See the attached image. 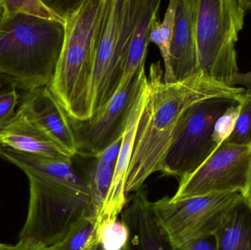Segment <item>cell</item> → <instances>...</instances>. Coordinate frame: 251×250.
I'll use <instances>...</instances> for the list:
<instances>
[{"label": "cell", "instance_id": "1", "mask_svg": "<svg viewBox=\"0 0 251 250\" xmlns=\"http://www.w3.org/2000/svg\"><path fill=\"white\" fill-rule=\"evenodd\" d=\"M160 62L152 63L148 78V95L136 133L125 183L126 196L143 188L153 173L162 172L164 161L182 129L190 107L212 98L238 101L246 89L229 87L199 73L182 82H163Z\"/></svg>", "mask_w": 251, "mask_h": 250}, {"label": "cell", "instance_id": "2", "mask_svg": "<svg viewBox=\"0 0 251 250\" xmlns=\"http://www.w3.org/2000/svg\"><path fill=\"white\" fill-rule=\"evenodd\" d=\"M107 0H83L64 13V39L50 91L69 118L92 116V82Z\"/></svg>", "mask_w": 251, "mask_h": 250}, {"label": "cell", "instance_id": "3", "mask_svg": "<svg viewBox=\"0 0 251 250\" xmlns=\"http://www.w3.org/2000/svg\"><path fill=\"white\" fill-rule=\"evenodd\" d=\"M24 173L29 180V202L19 241L57 246L84 219L94 216L88 182L73 164L57 175Z\"/></svg>", "mask_w": 251, "mask_h": 250}, {"label": "cell", "instance_id": "4", "mask_svg": "<svg viewBox=\"0 0 251 250\" xmlns=\"http://www.w3.org/2000/svg\"><path fill=\"white\" fill-rule=\"evenodd\" d=\"M64 25L22 13L0 19V73L25 92L49 86L64 39Z\"/></svg>", "mask_w": 251, "mask_h": 250}, {"label": "cell", "instance_id": "5", "mask_svg": "<svg viewBox=\"0 0 251 250\" xmlns=\"http://www.w3.org/2000/svg\"><path fill=\"white\" fill-rule=\"evenodd\" d=\"M246 13L242 0H198L196 40L201 70L223 85L240 72L236 44Z\"/></svg>", "mask_w": 251, "mask_h": 250}, {"label": "cell", "instance_id": "6", "mask_svg": "<svg viewBox=\"0 0 251 250\" xmlns=\"http://www.w3.org/2000/svg\"><path fill=\"white\" fill-rule=\"evenodd\" d=\"M141 4L142 0H107L93 76L92 115L119 91Z\"/></svg>", "mask_w": 251, "mask_h": 250}, {"label": "cell", "instance_id": "7", "mask_svg": "<svg viewBox=\"0 0 251 250\" xmlns=\"http://www.w3.org/2000/svg\"><path fill=\"white\" fill-rule=\"evenodd\" d=\"M240 192H221L172 202L165 196L151 202L158 226L177 250L213 236L227 211L243 199Z\"/></svg>", "mask_w": 251, "mask_h": 250}, {"label": "cell", "instance_id": "8", "mask_svg": "<svg viewBox=\"0 0 251 250\" xmlns=\"http://www.w3.org/2000/svg\"><path fill=\"white\" fill-rule=\"evenodd\" d=\"M237 103L234 98L221 97L190 107L182 129L167 154L162 173L181 179L198 170L221 145L213 139L215 123Z\"/></svg>", "mask_w": 251, "mask_h": 250}, {"label": "cell", "instance_id": "9", "mask_svg": "<svg viewBox=\"0 0 251 250\" xmlns=\"http://www.w3.org/2000/svg\"><path fill=\"white\" fill-rule=\"evenodd\" d=\"M148 78L145 65L113 98L88 120H72L76 155L95 157L99 153L123 137L130 114Z\"/></svg>", "mask_w": 251, "mask_h": 250}, {"label": "cell", "instance_id": "10", "mask_svg": "<svg viewBox=\"0 0 251 250\" xmlns=\"http://www.w3.org/2000/svg\"><path fill=\"white\" fill-rule=\"evenodd\" d=\"M251 148L223 142L194 173L180 179L172 202L221 192L244 193L250 169Z\"/></svg>", "mask_w": 251, "mask_h": 250}, {"label": "cell", "instance_id": "11", "mask_svg": "<svg viewBox=\"0 0 251 250\" xmlns=\"http://www.w3.org/2000/svg\"><path fill=\"white\" fill-rule=\"evenodd\" d=\"M19 108L71 157L76 155L70 118L49 86L26 91L21 100Z\"/></svg>", "mask_w": 251, "mask_h": 250}, {"label": "cell", "instance_id": "12", "mask_svg": "<svg viewBox=\"0 0 251 250\" xmlns=\"http://www.w3.org/2000/svg\"><path fill=\"white\" fill-rule=\"evenodd\" d=\"M198 0H177L171 66L177 82L202 73L196 40Z\"/></svg>", "mask_w": 251, "mask_h": 250}, {"label": "cell", "instance_id": "13", "mask_svg": "<svg viewBox=\"0 0 251 250\" xmlns=\"http://www.w3.org/2000/svg\"><path fill=\"white\" fill-rule=\"evenodd\" d=\"M121 216L128 232L123 250H177L158 226L146 189L141 188L127 197Z\"/></svg>", "mask_w": 251, "mask_h": 250}, {"label": "cell", "instance_id": "14", "mask_svg": "<svg viewBox=\"0 0 251 250\" xmlns=\"http://www.w3.org/2000/svg\"><path fill=\"white\" fill-rule=\"evenodd\" d=\"M148 95V81L139 94L137 101L130 114L123 138L117 162L115 166L113 181L104 203L101 214L97 221V226L106 220H118L122 213L127 197L125 194V183L131 162V155L135 141L136 133Z\"/></svg>", "mask_w": 251, "mask_h": 250}, {"label": "cell", "instance_id": "15", "mask_svg": "<svg viewBox=\"0 0 251 250\" xmlns=\"http://www.w3.org/2000/svg\"><path fill=\"white\" fill-rule=\"evenodd\" d=\"M0 145L26 154L73 158L34 124L19 108L0 129Z\"/></svg>", "mask_w": 251, "mask_h": 250}, {"label": "cell", "instance_id": "16", "mask_svg": "<svg viewBox=\"0 0 251 250\" xmlns=\"http://www.w3.org/2000/svg\"><path fill=\"white\" fill-rule=\"evenodd\" d=\"M213 236L216 250H251V207L244 198L227 211Z\"/></svg>", "mask_w": 251, "mask_h": 250}, {"label": "cell", "instance_id": "17", "mask_svg": "<svg viewBox=\"0 0 251 250\" xmlns=\"http://www.w3.org/2000/svg\"><path fill=\"white\" fill-rule=\"evenodd\" d=\"M160 4L159 0H142L137 26L131 40L125 74L119 91L133 77L136 71L145 65L151 26L154 18L158 16Z\"/></svg>", "mask_w": 251, "mask_h": 250}, {"label": "cell", "instance_id": "18", "mask_svg": "<svg viewBox=\"0 0 251 250\" xmlns=\"http://www.w3.org/2000/svg\"><path fill=\"white\" fill-rule=\"evenodd\" d=\"M177 0H171L165 11L163 20L160 22L158 16L153 19L149 34V43L157 45L163 59V82L167 84L176 83L171 66V48L174 38Z\"/></svg>", "mask_w": 251, "mask_h": 250}, {"label": "cell", "instance_id": "19", "mask_svg": "<svg viewBox=\"0 0 251 250\" xmlns=\"http://www.w3.org/2000/svg\"><path fill=\"white\" fill-rule=\"evenodd\" d=\"M115 165L95 159L86 180L91 195V208L96 219L100 217L107 199L114 173Z\"/></svg>", "mask_w": 251, "mask_h": 250}, {"label": "cell", "instance_id": "20", "mask_svg": "<svg viewBox=\"0 0 251 250\" xmlns=\"http://www.w3.org/2000/svg\"><path fill=\"white\" fill-rule=\"evenodd\" d=\"M1 5L4 14L22 13L63 25L66 22L61 12L41 0H1Z\"/></svg>", "mask_w": 251, "mask_h": 250}, {"label": "cell", "instance_id": "21", "mask_svg": "<svg viewBox=\"0 0 251 250\" xmlns=\"http://www.w3.org/2000/svg\"><path fill=\"white\" fill-rule=\"evenodd\" d=\"M97 242V225L94 216L81 221L54 250H89Z\"/></svg>", "mask_w": 251, "mask_h": 250}, {"label": "cell", "instance_id": "22", "mask_svg": "<svg viewBox=\"0 0 251 250\" xmlns=\"http://www.w3.org/2000/svg\"><path fill=\"white\" fill-rule=\"evenodd\" d=\"M238 104L240 110L234 129L224 142L251 148V95L243 94Z\"/></svg>", "mask_w": 251, "mask_h": 250}, {"label": "cell", "instance_id": "23", "mask_svg": "<svg viewBox=\"0 0 251 250\" xmlns=\"http://www.w3.org/2000/svg\"><path fill=\"white\" fill-rule=\"evenodd\" d=\"M128 232L123 222L106 220L97 227V241L103 250H123Z\"/></svg>", "mask_w": 251, "mask_h": 250}, {"label": "cell", "instance_id": "24", "mask_svg": "<svg viewBox=\"0 0 251 250\" xmlns=\"http://www.w3.org/2000/svg\"><path fill=\"white\" fill-rule=\"evenodd\" d=\"M239 104L233 106L227 110L226 113L221 116L215 123L214 129L213 139L215 142L221 145L231 135L235 125L239 114Z\"/></svg>", "mask_w": 251, "mask_h": 250}, {"label": "cell", "instance_id": "25", "mask_svg": "<svg viewBox=\"0 0 251 250\" xmlns=\"http://www.w3.org/2000/svg\"><path fill=\"white\" fill-rule=\"evenodd\" d=\"M20 98L18 89L0 95V129L14 114L15 109Z\"/></svg>", "mask_w": 251, "mask_h": 250}, {"label": "cell", "instance_id": "26", "mask_svg": "<svg viewBox=\"0 0 251 250\" xmlns=\"http://www.w3.org/2000/svg\"><path fill=\"white\" fill-rule=\"evenodd\" d=\"M123 138V137H122ZM122 138L119 140L111 144L110 146L103 150L101 152L99 153L94 158L100 160L106 164H113L116 166L120 153L121 146H122Z\"/></svg>", "mask_w": 251, "mask_h": 250}, {"label": "cell", "instance_id": "27", "mask_svg": "<svg viewBox=\"0 0 251 250\" xmlns=\"http://www.w3.org/2000/svg\"><path fill=\"white\" fill-rule=\"evenodd\" d=\"M237 85L246 87L245 95H251V70L244 73L239 72L230 79L229 82L227 84V86L234 87Z\"/></svg>", "mask_w": 251, "mask_h": 250}, {"label": "cell", "instance_id": "28", "mask_svg": "<svg viewBox=\"0 0 251 250\" xmlns=\"http://www.w3.org/2000/svg\"><path fill=\"white\" fill-rule=\"evenodd\" d=\"M181 250H216L213 236L194 241Z\"/></svg>", "mask_w": 251, "mask_h": 250}, {"label": "cell", "instance_id": "29", "mask_svg": "<svg viewBox=\"0 0 251 250\" xmlns=\"http://www.w3.org/2000/svg\"><path fill=\"white\" fill-rule=\"evenodd\" d=\"M14 89H19L17 81L13 78L0 73V95L10 92Z\"/></svg>", "mask_w": 251, "mask_h": 250}, {"label": "cell", "instance_id": "30", "mask_svg": "<svg viewBox=\"0 0 251 250\" xmlns=\"http://www.w3.org/2000/svg\"><path fill=\"white\" fill-rule=\"evenodd\" d=\"M16 250H54L52 248H44L35 245L29 241H19L16 245Z\"/></svg>", "mask_w": 251, "mask_h": 250}, {"label": "cell", "instance_id": "31", "mask_svg": "<svg viewBox=\"0 0 251 250\" xmlns=\"http://www.w3.org/2000/svg\"><path fill=\"white\" fill-rule=\"evenodd\" d=\"M243 197L246 202L248 203L249 205L251 207V159L250 169H249V179H248L247 187H246V191L243 193Z\"/></svg>", "mask_w": 251, "mask_h": 250}, {"label": "cell", "instance_id": "32", "mask_svg": "<svg viewBox=\"0 0 251 250\" xmlns=\"http://www.w3.org/2000/svg\"><path fill=\"white\" fill-rule=\"evenodd\" d=\"M16 245H11L7 244L0 243V250H16Z\"/></svg>", "mask_w": 251, "mask_h": 250}, {"label": "cell", "instance_id": "33", "mask_svg": "<svg viewBox=\"0 0 251 250\" xmlns=\"http://www.w3.org/2000/svg\"><path fill=\"white\" fill-rule=\"evenodd\" d=\"M242 2L247 11L251 10V0H242Z\"/></svg>", "mask_w": 251, "mask_h": 250}, {"label": "cell", "instance_id": "34", "mask_svg": "<svg viewBox=\"0 0 251 250\" xmlns=\"http://www.w3.org/2000/svg\"><path fill=\"white\" fill-rule=\"evenodd\" d=\"M89 250H103L102 248H101V247L100 246V245H99L98 242H96V243L94 244V245H93L92 247H91V249Z\"/></svg>", "mask_w": 251, "mask_h": 250}, {"label": "cell", "instance_id": "35", "mask_svg": "<svg viewBox=\"0 0 251 250\" xmlns=\"http://www.w3.org/2000/svg\"><path fill=\"white\" fill-rule=\"evenodd\" d=\"M3 8L2 5H1V0H0V19H1V16H2Z\"/></svg>", "mask_w": 251, "mask_h": 250}, {"label": "cell", "instance_id": "36", "mask_svg": "<svg viewBox=\"0 0 251 250\" xmlns=\"http://www.w3.org/2000/svg\"><path fill=\"white\" fill-rule=\"evenodd\" d=\"M1 145H0V151H1Z\"/></svg>", "mask_w": 251, "mask_h": 250}]
</instances>
